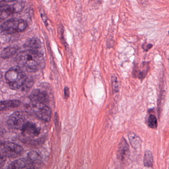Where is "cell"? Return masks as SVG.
<instances>
[{
	"label": "cell",
	"mask_w": 169,
	"mask_h": 169,
	"mask_svg": "<svg viewBox=\"0 0 169 169\" xmlns=\"http://www.w3.org/2000/svg\"><path fill=\"white\" fill-rule=\"evenodd\" d=\"M24 6L23 2H17L12 5L1 4L0 10L1 20H5L12 15L22 12L24 9Z\"/></svg>",
	"instance_id": "7"
},
{
	"label": "cell",
	"mask_w": 169,
	"mask_h": 169,
	"mask_svg": "<svg viewBox=\"0 0 169 169\" xmlns=\"http://www.w3.org/2000/svg\"><path fill=\"white\" fill-rule=\"evenodd\" d=\"M17 55L19 67L28 73H34L44 66V52L26 48Z\"/></svg>",
	"instance_id": "1"
},
{
	"label": "cell",
	"mask_w": 169,
	"mask_h": 169,
	"mask_svg": "<svg viewBox=\"0 0 169 169\" xmlns=\"http://www.w3.org/2000/svg\"><path fill=\"white\" fill-rule=\"evenodd\" d=\"M8 168L9 169H24V168H35L34 164L30 160L27 158L19 159L11 164Z\"/></svg>",
	"instance_id": "11"
},
{
	"label": "cell",
	"mask_w": 169,
	"mask_h": 169,
	"mask_svg": "<svg viewBox=\"0 0 169 169\" xmlns=\"http://www.w3.org/2000/svg\"><path fill=\"white\" fill-rule=\"evenodd\" d=\"M149 70V63L148 62H143L141 64V67L135 66L133 69V74L140 79H143L146 77Z\"/></svg>",
	"instance_id": "13"
},
{
	"label": "cell",
	"mask_w": 169,
	"mask_h": 169,
	"mask_svg": "<svg viewBox=\"0 0 169 169\" xmlns=\"http://www.w3.org/2000/svg\"><path fill=\"white\" fill-rule=\"evenodd\" d=\"M27 158L32 162L34 164L36 163L39 162L41 160L42 157L39 153L35 151H31L28 153Z\"/></svg>",
	"instance_id": "18"
},
{
	"label": "cell",
	"mask_w": 169,
	"mask_h": 169,
	"mask_svg": "<svg viewBox=\"0 0 169 169\" xmlns=\"http://www.w3.org/2000/svg\"><path fill=\"white\" fill-rule=\"evenodd\" d=\"M27 114L24 112H16L9 117L7 121V125L13 129L22 130L26 124L27 119Z\"/></svg>",
	"instance_id": "6"
},
{
	"label": "cell",
	"mask_w": 169,
	"mask_h": 169,
	"mask_svg": "<svg viewBox=\"0 0 169 169\" xmlns=\"http://www.w3.org/2000/svg\"><path fill=\"white\" fill-rule=\"evenodd\" d=\"M18 47L9 46L5 47L2 50L1 56L3 59H8L16 54L19 51Z\"/></svg>",
	"instance_id": "15"
},
{
	"label": "cell",
	"mask_w": 169,
	"mask_h": 169,
	"mask_svg": "<svg viewBox=\"0 0 169 169\" xmlns=\"http://www.w3.org/2000/svg\"><path fill=\"white\" fill-rule=\"evenodd\" d=\"M24 47L26 48L31 49L33 50L44 52V48L43 44L37 38H32L27 41L24 44Z\"/></svg>",
	"instance_id": "12"
},
{
	"label": "cell",
	"mask_w": 169,
	"mask_h": 169,
	"mask_svg": "<svg viewBox=\"0 0 169 169\" xmlns=\"http://www.w3.org/2000/svg\"><path fill=\"white\" fill-rule=\"evenodd\" d=\"M28 24L23 19H9L4 22L1 26V32L6 34H12L23 32L27 28Z\"/></svg>",
	"instance_id": "3"
},
{
	"label": "cell",
	"mask_w": 169,
	"mask_h": 169,
	"mask_svg": "<svg viewBox=\"0 0 169 169\" xmlns=\"http://www.w3.org/2000/svg\"><path fill=\"white\" fill-rule=\"evenodd\" d=\"M112 83L113 86V90L115 92H117L119 91V85L117 77L113 76L112 78Z\"/></svg>",
	"instance_id": "20"
},
{
	"label": "cell",
	"mask_w": 169,
	"mask_h": 169,
	"mask_svg": "<svg viewBox=\"0 0 169 169\" xmlns=\"http://www.w3.org/2000/svg\"><path fill=\"white\" fill-rule=\"evenodd\" d=\"M6 158L7 157H5V156L3 155H1V168L3 166V165H4L5 162Z\"/></svg>",
	"instance_id": "25"
},
{
	"label": "cell",
	"mask_w": 169,
	"mask_h": 169,
	"mask_svg": "<svg viewBox=\"0 0 169 169\" xmlns=\"http://www.w3.org/2000/svg\"><path fill=\"white\" fill-rule=\"evenodd\" d=\"M29 98L31 101L42 102L47 104L49 102V97L46 92L40 89H35L30 94Z\"/></svg>",
	"instance_id": "10"
},
{
	"label": "cell",
	"mask_w": 169,
	"mask_h": 169,
	"mask_svg": "<svg viewBox=\"0 0 169 169\" xmlns=\"http://www.w3.org/2000/svg\"><path fill=\"white\" fill-rule=\"evenodd\" d=\"M40 14L41 16L42 19H43V22H44L45 25L47 26V25H48V22H48V18L46 16V14L43 11V9H40Z\"/></svg>",
	"instance_id": "21"
},
{
	"label": "cell",
	"mask_w": 169,
	"mask_h": 169,
	"mask_svg": "<svg viewBox=\"0 0 169 169\" xmlns=\"http://www.w3.org/2000/svg\"><path fill=\"white\" fill-rule=\"evenodd\" d=\"M168 33H169V31H168Z\"/></svg>",
	"instance_id": "27"
},
{
	"label": "cell",
	"mask_w": 169,
	"mask_h": 169,
	"mask_svg": "<svg viewBox=\"0 0 169 169\" xmlns=\"http://www.w3.org/2000/svg\"><path fill=\"white\" fill-rule=\"evenodd\" d=\"M130 155V151L129 145L126 140L122 138L119 146L118 157L121 162L125 163L128 160Z\"/></svg>",
	"instance_id": "9"
},
{
	"label": "cell",
	"mask_w": 169,
	"mask_h": 169,
	"mask_svg": "<svg viewBox=\"0 0 169 169\" xmlns=\"http://www.w3.org/2000/svg\"><path fill=\"white\" fill-rule=\"evenodd\" d=\"M20 102L17 100H9L2 101L1 102V111L9 110L17 108L19 106Z\"/></svg>",
	"instance_id": "14"
},
{
	"label": "cell",
	"mask_w": 169,
	"mask_h": 169,
	"mask_svg": "<svg viewBox=\"0 0 169 169\" xmlns=\"http://www.w3.org/2000/svg\"><path fill=\"white\" fill-rule=\"evenodd\" d=\"M23 148L20 145L9 141L2 142L1 144V155L8 158L19 157L23 152Z\"/></svg>",
	"instance_id": "5"
},
{
	"label": "cell",
	"mask_w": 169,
	"mask_h": 169,
	"mask_svg": "<svg viewBox=\"0 0 169 169\" xmlns=\"http://www.w3.org/2000/svg\"><path fill=\"white\" fill-rule=\"evenodd\" d=\"M153 45L152 44H148L146 45V44H143L142 45V48L143 50L145 52H148L149 50H150L153 47Z\"/></svg>",
	"instance_id": "22"
},
{
	"label": "cell",
	"mask_w": 169,
	"mask_h": 169,
	"mask_svg": "<svg viewBox=\"0 0 169 169\" xmlns=\"http://www.w3.org/2000/svg\"><path fill=\"white\" fill-rule=\"evenodd\" d=\"M70 95V91L68 87H66L64 89V96L65 98H67Z\"/></svg>",
	"instance_id": "24"
},
{
	"label": "cell",
	"mask_w": 169,
	"mask_h": 169,
	"mask_svg": "<svg viewBox=\"0 0 169 169\" xmlns=\"http://www.w3.org/2000/svg\"><path fill=\"white\" fill-rule=\"evenodd\" d=\"M114 44V40L113 39H109L108 40L107 43V46L108 48H110L113 47Z\"/></svg>",
	"instance_id": "23"
},
{
	"label": "cell",
	"mask_w": 169,
	"mask_h": 169,
	"mask_svg": "<svg viewBox=\"0 0 169 169\" xmlns=\"http://www.w3.org/2000/svg\"><path fill=\"white\" fill-rule=\"evenodd\" d=\"M28 108L30 112L33 115L41 121L48 122L51 120L52 111L46 104L31 101Z\"/></svg>",
	"instance_id": "4"
},
{
	"label": "cell",
	"mask_w": 169,
	"mask_h": 169,
	"mask_svg": "<svg viewBox=\"0 0 169 169\" xmlns=\"http://www.w3.org/2000/svg\"><path fill=\"white\" fill-rule=\"evenodd\" d=\"M148 125L149 128L151 129H155L157 128L158 122L157 119L155 116L154 115H150L148 118Z\"/></svg>",
	"instance_id": "19"
},
{
	"label": "cell",
	"mask_w": 169,
	"mask_h": 169,
	"mask_svg": "<svg viewBox=\"0 0 169 169\" xmlns=\"http://www.w3.org/2000/svg\"><path fill=\"white\" fill-rule=\"evenodd\" d=\"M144 165L146 167H152L153 165V157L151 151L147 150L144 156Z\"/></svg>",
	"instance_id": "17"
},
{
	"label": "cell",
	"mask_w": 169,
	"mask_h": 169,
	"mask_svg": "<svg viewBox=\"0 0 169 169\" xmlns=\"http://www.w3.org/2000/svg\"><path fill=\"white\" fill-rule=\"evenodd\" d=\"M130 144L134 149H138L141 146V140L134 133H130L128 135Z\"/></svg>",
	"instance_id": "16"
},
{
	"label": "cell",
	"mask_w": 169,
	"mask_h": 169,
	"mask_svg": "<svg viewBox=\"0 0 169 169\" xmlns=\"http://www.w3.org/2000/svg\"><path fill=\"white\" fill-rule=\"evenodd\" d=\"M5 79L9 87L13 90L22 88L27 78L19 67H11L5 74Z\"/></svg>",
	"instance_id": "2"
},
{
	"label": "cell",
	"mask_w": 169,
	"mask_h": 169,
	"mask_svg": "<svg viewBox=\"0 0 169 169\" xmlns=\"http://www.w3.org/2000/svg\"><path fill=\"white\" fill-rule=\"evenodd\" d=\"M15 1H16V0H1V3H11Z\"/></svg>",
	"instance_id": "26"
},
{
	"label": "cell",
	"mask_w": 169,
	"mask_h": 169,
	"mask_svg": "<svg viewBox=\"0 0 169 169\" xmlns=\"http://www.w3.org/2000/svg\"><path fill=\"white\" fill-rule=\"evenodd\" d=\"M21 130L24 135L29 137H37L40 133V128L30 122H26Z\"/></svg>",
	"instance_id": "8"
}]
</instances>
